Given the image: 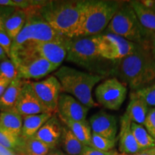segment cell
Listing matches in <instances>:
<instances>
[{
	"label": "cell",
	"mask_w": 155,
	"mask_h": 155,
	"mask_svg": "<svg viewBox=\"0 0 155 155\" xmlns=\"http://www.w3.org/2000/svg\"><path fill=\"white\" fill-rule=\"evenodd\" d=\"M119 133V151L122 154L131 155L141 152L131 131V121L126 114L121 117Z\"/></svg>",
	"instance_id": "16"
},
{
	"label": "cell",
	"mask_w": 155,
	"mask_h": 155,
	"mask_svg": "<svg viewBox=\"0 0 155 155\" xmlns=\"http://www.w3.org/2000/svg\"><path fill=\"white\" fill-rule=\"evenodd\" d=\"M13 111L22 117L35 114L50 113L38 98L30 81H25Z\"/></svg>",
	"instance_id": "12"
},
{
	"label": "cell",
	"mask_w": 155,
	"mask_h": 155,
	"mask_svg": "<svg viewBox=\"0 0 155 155\" xmlns=\"http://www.w3.org/2000/svg\"><path fill=\"white\" fill-rule=\"evenodd\" d=\"M16 8L9 7H5V6L0 5V30H3L4 24H5L6 19L10 16L14 12Z\"/></svg>",
	"instance_id": "34"
},
{
	"label": "cell",
	"mask_w": 155,
	"mask_h": 155,
	"mask_svg": "<svg viewBox=\"0 0 155 155\" xmlns=\"http://www.w3.org/2000/svg\"><path fill=\"white\" fill-rule=\"evenodd\" d=\"M149 46L153 57L155 58V34L152 35L149 40Z\"/></svg>",
	"instance_id": "35"
},
{
	"label": "cell",
	"mask_w": 155,
	"mask_h": 155,
	"mask_svg": "<svg viewBox=\"0 0 155 155\" xmlns=\"http://www.w3.org/2000/svg\"><path fill=\"white\" fill-rule=\"evenodd\" d=\"M128 2L132 7L150 40V37L155 34V11L144 7L140 1H130Z\"/></svg>",
	"instance_id": "17"
},
{
	"label": "cell",
	"mask_w": 155,
	"mask_h": 155,
	"mask_svg": "<svg viewBox=\"0 0 155 155\" xmlns=\"http://www.w3.org/2000/svg\"><path fill=\"white\" fill-rule=\"evenodd\" d=\"M148 106H155V83L131 93Z\"/></svg>",
	"instance_id": "29"
},
{
	"label": "cell",
	"mask_w": 155,
	"mask_h": 155,
	"mask_svg": "<svg viewBox=\"0 0 155 155\" xmlns=\"http://www.w3.org/2000/svg\"><path fill=\"white\" fill-rule=\"evenodd\" d=\"M89 109L71 95L64 93L60 96L57 108L60 117L75 121H86Z\"/></svg>",
	"instance_id": "13"
},
{
	"label": "cell",
	"mask_w": 155,
	"mask_h": 155,
	"mask_svg": "<svg viewBox=\"0 0 155 155\" xmlns=\"http://www.w3.org/2000/svg\"><path fill=\"white\" fill-rule=\"evenodd\" d=\"M53 115V114L52 113H45L24 116L21 137L25 141L34 137L40 128Z\"/></svg>",
	"instance_id": "18"
},
{
	"label": "cell",
	"mask_w": 155,
	"mask_h": 155,
	"mask_svg": "<svg viewBox=\"0 0 155 155\" xmlns=\"http://www.w3.org/2000/svg\"><path fill=\"white\" fill-rule=\"evenodd\" d=\"M61 141L68 155H80L85 147L65 125L63 126Z\"/></svg>",
	"instance_id": "24"
},
{
	"label": "cell",
	"mask_w": 155,
	"mask_h": 155,
	"mask_svg": "<svg viewBox=\"0 0 155 155\" xmlns=\"http://www.w3.org/2000/svg\"><path fill=\"white\" fill-rule=\"evenodd\" d=\"M111 33L140 45H149V38L129 2L122 4L106 29Z\"/></svg>",
	"instance_id": "6"
},
{
	"label": "cell",
	"mask_w": 155,
	"mask_h": 155,
	"mask_svg": "<svg viewBox=\"0 0 155 155\" xmlns=\"http://www.w3.org/2000/svg\"><path fill=\"white\" fill-rule=\"evenodd\" d=\"M127 94V87L116 78L106 79L95 90V96L98 104L112 111H117L121 108Z\"/></svg>",
	"instance_id": "8"
},
{
	"label": "cell",
	"mask_w": 155,
	"mask_h": 155,
	"mask_svg": "<svg viewBox=\"0 0 155 155\" xmlns=\"http://www.w3.org/2000/svg\"><path fill=\"white\" fill-rule=\"evenodd\" d=\"M152 9H154V10L155 11V0H154V5H153Z\"/></svg>",
	"instance_id": "41"
},
{
	"label": "cell",
	"mask_w": 155,
	"mask_h": 155,
	"mask_svg": "<svg viewBox=\"0 0 155 155\" xmlns=\"http://www.w3.org/2000/svg\"><path fill=\"white\" fill-rule=\"evenodd\" d=\"M61 83L62 91L69 94L89 108L96 107L98 104L92 97V90L104 78L98 74L83 72L69 66H62L54 73Z\"/></svg>",
	"instance_id": "4"
},
{
	"label": "cell",
	"mask_w": 155,
	"mask_h": 155,
	"mask_svg": "<svg viewBox=\"0 0 155 155\" xmlns=\"http://www.w3.org/2000/svg\"><path fill=\"white\" fill-rule=\"evenodd\" d=\"M63 126L57 116L53 114L50 119L40 128L34 138L40 140L50 148L55 150L61 139Z\"/></svg>",
	"instance_id": "15"
},
{
	"label": "cell",
	"mask_w": 155,
	"mask_h": 155,
	"mask_svg": "<svg viewBox=\"0 0 155 155\" xmlns=\"http://www.w3.org/2000/svg\"><path fill=\"white\" fill-rule=\"evenodd\" d=\"M25 80L17 78L9 83L2 96L0 97V111H11L14 108Z\"/></svg>",
	"instance_id": "20"
},
{
	"label": "cell",
	"mask_w": 155,
	"mask_h": 155,
	"mask_svg": "<svg viewBox=\"0 0 155 155\" xmlns=\"http://www.w3.org/2000/svg\"><path fill=\"white\" fill-rule=\"evenodd\" d=\"M10 83L11 82H9V81H0V97L2 96L4 92L5 91V90L8 87Z\"/></svg>",
	"instance_id": "38"
},
{
	"label": "cell",
	"mask_w": 155,
	"mask_h": 155,
	"mask_svg": "<svg viewBox=\"0 0 155 155\" xmlns=\"http://www.w3.org/2000/svg\"><path fill=\"white\" fill-rule=\"evenodd\" d=\"M0 155H20L14 151H12L6 147L0 145Z\"/></svg>",
	"instance_id": "36"
},
{
	"label": "cell",
	"mask_w": 155,
	"mask_h": 155,
	"mask_svg": "<svg viewBox=\"0 0 155 155\" xmlns=\"http://www.w3.org/2000/svg\"><path fill=\"white\" fill-rule=\"evenodd\" d=\"M83 1H46L38 11L58 33L72 38L80 21Z\"/></svg>",
	"instance_id": "3"
},
{
	"label": "cell",
	"mask_w": 155,
	"mask_h": 155,
	"mask_svg": "<svg viewBox=\"0 0 155 155\" xmlns=\"http://www.w3.org/2000/svg\"><path fill=\"white\" fill-rule=\"evenodd\" d=\"M68 38H69L65 37V38L61 39V40H54V41L28 42V43L23 45L20 48L25 47L28 48V49L33 51L34 53L38 54V55H40V57L47 60L48 61H49L50 63H52L58 68L61 66L64 60L66 59V44ZM16 50H15V51H16Z\"/></svg>",
	"instance_id": "10"
},
{
	"label": "cell",
	"mask_w": 155,
	"mask_h": 155,
	"mask_svg": "<svg viewBox=\"0 0 155 155\" xmlns=\"http://www.w3.org/2000/svg\"><path fill=\"white\" fill-rule=\"evenodd\" d=\"M137 44L111 33L99 35L98 50L101 57L109 61H120L136 50Z\"/></svg>",
	"instance_id": "9"
},
{
	"label": "cell",
	"mask_w": 155,
	"mask_h": 155,
	"mask_svg": "<svg viewBox=\"0 0 155 155\" xmlns=\"http://www.w3.org/2000/svg\"><path fill=\"white\" fill-rule=\"evenodd\" d=\"M144 127L155 140V107L149 109Z\"/></svg>",
	"instance_id": "31"
},
{
	"label": "cell",
	"mask_w": 155,
	"mask_h": 155,
	"mask_svg": "<svg viewBox=\"0 0 155 155\" xmlns=\"http://www.w3.org/2000/svg\"><path fill=\"white\" fill-rule=\"evenodd\" d=\"M22 124V116L13 110L0 113V130L15 137H21Z\"/></svg>",
	"instance_id": "19"
},
{
	"label": "cell",
	"mask_w": 155,
	"mask_h": 155,
	"mask_svg": "<svg viewBox=\"0 0 155 155\" xmlns=\"http://www.w3.org/2000/svg\"><path fill=\"white\" fill-rule=\"evenodd\" d=\"M149 109V106L144 101L131 94L130 101L125 114L131 122L144 126Z\"/></svg>",
	"instance_id": "23"
},
{
	"label": "cell",
	"mask_w": 155,
	"mask_h": 155,
	"mask_svg": "<svg viewBox=\"0 0 155 155\" xmlns=\"http://www.w3.org/2000/svg\"><path fill=\"white\" fill-rule=\"evenodd\" d=\"M19 78L18 70L10 58L0 61V81L12 82Z\"/></svg>",
	"instance_id": "27"
},
{
	"label": "cell",
	"mask_w": 155,
	"mask_h": 155,
	"mask_svg": "<svg viewBox=\"0 0 155 155\" xmlns=\"http://www.w3.org/2000/svg\"><path fill=\"white\" fill-rule=\"evenodd\" d=\"M80 155H120L116 150H111L109 152H104L96 150L91 147L85 146Z\"/></svg>",
	"instance_id": "33"
},
{
	"label": "cell",
	"mask_w": 155,
	"mask_h": 155,
	"mask_svg": "<svg viewBox=\"0 0 155 155\" xmlns=\"http://www.w3.org/2000/svg\"><path fill=\"white\" fill-rule=\"evenodd\" d=\"M117 73L131 90L137 91L155 81V58L150 46L137 45L132 54L118 61Z\"/></svg>",
	"instance_id": "1"
},
{
	"label": "cell",
	"mask_w": 155,
	"mask_h": 155,
	"mask_svg": "<svg viewBox=\"0 0 155 155\" xmlns=\"http://www.w3.org/2000/svg\"><path fill=\"white\" fill-rule=\"evenodd\" d=\"M25 140L21 137H15L0 130V145L14 151L17 154H24Z\"/></svg>",
	"instance_id": "26"
},
{
	"label": "cell",
	"mask_w": 155,
	"mask_h": 155,
	"mask_svg": "<svg viewBox=\"0 0 155 155\" xmlns=\"http://www.w3.org/2000/svg\"><path fill=\"white\" fill-rule=\"evenodd\" d=\"M61 123L65 127L68 128L73 134L82 142L84 146H91V139L92 131L91 129L89 122L87 121H75L71 120L64 119L58 116Z\"/></svg>",
	"instance_id": "22"
},
{
	"label": "cell",
	"mask_w": 155,
	"mask_h": 155,
	"mask_svg": "<svg viewBox=\"0 0 155 155\" xmlns=\"http://www.w3.org/2000/svg\"><path fill=\"white\" fill-rule=\"evenodd\" d=\"M47 155H68L66 153L63 152L61 150H50Z\"/></svg>",
	"instance_id": "39"
},
{
	"label": "cell",
	"mask_w": 155,
	"mask_h": 155,
	"mask_svg": "<svg viewBox=\"0 0 155 155\" xmlns=\"http://www.w3.org/2000/svg\"><path fill=\"white\" fill-rule=\"evenodd\" d=\"M35 92L42 104L50 113H57L58 104L62 94L61 83L54 75L40 81H30Z\"/></svg>",
	"instance_id": "11"
},
{
	"label": "cell",
	"mask_w": 155,
	"mask_h": 155,
	"mask_svg": "<svg viewBox=\"0 0 155 155\" xmlns=\"http://www.w3.org/2000/svg\"><path fill=\"white\" fill-rule=\"evenodd\" d=\"M24 154L26 155H47L50 148L34 137L25 141Z\"/></svg>",
	"instance_id": "28"
},
{
	"label": "cell",
	"mask_w": 155,
	"mask_h": 155,
	"mask_svg": "<svg viewBox=\"0 0 155 155\" xmlns=\"http://www.w3.org/2000/svg\"><path fill=\"white\" fill-rule=\"evenodd\" d=\"M120 155H127V154H121ZM131 155H155V147L152 149H149V150L141 151V152L137 153V154H131Z\"/></svg>",
	"instance_id": "37"
},
{
	"label": "cell",
	"mask_w": 155,
	"mask_h": 155,
	"mask_svg": "<svg viewBox=\"0 0 155 155\" xmlns=\"http://www.w3.org/2000/svg\"><path fill=\"white\" fill-rule=\"evenodd\" d=\"M89 124L92 133L106 138L116 140L117 134V121L112 114L101 111L91 116Z\"/></svg>",
	"instance_id": "14"
},
{
	"label": "cell",
	"mask_w": 155,
	"mask_h": 155,
	"mask_svg": "<svg viewBox=\"0 0 155 155\" xmlns=\"http://www.w3.org/2000/svg\"><path fill=\"white\" fill-rule=\"evenodd\" d=\"M99 35L68 39L66 60L83 67H88L101 58L98 50Z\"/></svg>",
	"instance_id": "7"
},
{
	"label": "cell",
	"mask_w": 155,
	"mask_h": 155,
	"mask_svg": "<svg viewBox=\"0 0 155 155\" xmlns=\"http://www.w3.org/2000/svg\"><path fill=\"white\" fill-rule=\"evenodd\" d=\"M12 45V40L9 38L5 30H0V47L5 52L7 57H11V49Z\"/></svg>",
	"instance_id": "32"
},
{
	"label": "cell",
	"mask_w": 155,
	"mask_h": 155,
	"mask_svg": "<svg viewBox=\"0 0 155 155\" xmlns=\"http://www.w3.org/2000/svg\"><path fill=\"white\" fill-rule=\"evenodd\" d=\"M40 6L25 9L28 12V19L22 30L12 41L11 53L28 42L54 41L65 38L53 30L44 20L39 13Z\"/></svg>",
	"instance_id": "5"
},
{
	"label": "cell",
	"mask_w": 155,
	"mask_h": 155,
	"mask_svg": "<svg viewBox=\"0 0 155 155\" xmlns=\"http://www.w3.org/2000/svg\"><path fill=\"white\" fill-rule=\"evenodd\" d=\"M131 128L135 140L141 151L155 147V140L144 126L131 122Z\"/></svg>",
	"instance_id": "25"
},
{
	"label": "cell",
	"mask_w": 155,
	"mask_h": 155,
	"mask_svg": "<svg viewBox=\"0 0 155 155\" xmlns=\"http://www.w3.org/2000/svg\"><path fill=\"white\" fill-rule=\"evenodd\" d=\"M116 140H111L102 136L92 133L90 147L93 148L104 152H109L114 150Z\"/></svg>",
	"instance_id": "30"
},
{
	"label": "cell",
	"mask_w": 155,
	"mask_h": 155,
	"mask_svg": "<svg viewBox=\"0 0 155 155\" xmlns=\"http://www.w3.org/2000/svg\"><path fill=\"white\" fill-rule=\"evenodd\" d=\"M27 19L28 12L26 9H16L14 12L6 19L3 29L12 41L22 30Z\"/></svg>",
	"instance_id": "21"
},
{
	"label": "cell",
	"mask_w": 155,
	"mask_h": 155,
	"mask_svg": "<svg viewBox=\"0 0 155 155\" xmlns=\"http://www.w3.org/2000/svg\"><path fill=\"white\" fill-rule=\"evenodd\" d=\"M121 2L111 0H85L80 21L73 38L101 34L122 5Z\"/></svg>",
	"instance_id": "2"
},
{
	"label": "cell",
	"mask_w": 155,
	"mask_h": 155,
	"mask_svg": "<svg viewBox=\"0 0 155 155\" xmlns=\"http://www.w3.org/2000/svg\"><path fill=\"white\" fill-rule=\"evenodd\" d=\"M8 57H7V55H6L5 52L4 51V50L2 49V48L0 47V61H2V60H5Z\"/></svg>",
	"instance_id": "40"
}]
</instances>
